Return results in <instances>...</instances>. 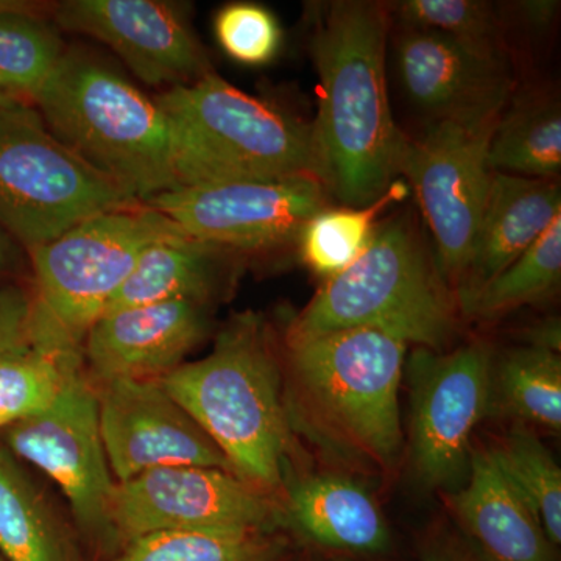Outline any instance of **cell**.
I'll list each match as a JSON object with an SVG mask.
<instances>
[{
	"instance_id": "30bf717a",
	"label": "cell",
	"mask_w": 561,
	"mask_h": 561,
	"mask_svg": "<svg viewBox=\"0 0 561 561\" xmlns=\"http://www.w3.org/2000/svg\"><path fill=\"white\" fill-rule=\"evenodd\" d=\"M3 431L14 457L60 486L88 545L108 559L116 556L119 545L111 524L116 481L103 448L98 393L83 371L70 376L49 409Z\"/></svg>"
},
{
	"instance_id": "83f0119b",
	"label": "cell",
	"mask_w": 561,
	"mask_h": 561,
	"mask_svg": "<svg viewBox=\"0 0 561 561\" xmlns=\"http://www.w3.org/2000/svg\"><path fill=\"white\" fill-rule=\"evenodd\" d=\"M408 183L394 181L378 201L362 208H327L317 213L298 236L305 264L330 279L350 267L370 245L379 214L408 197Z\"/></svg>"
},
{
	"instance_id": "52a82bcc",
	"label": "cell",
	"mask_w": 561,
	"mask_h": 561,
	"mask_svg": "<svg viewBox=\"0 0 561 561\" xmlns=\"http://www.w3.org/2000/svg\"><path fill=\"white\" fill-rule=\"evenodd\" d=\"M181 231L144 203L90 217L28 250L33 267L28 342L81 357L84 339L151 243Z\"/></svg>"
},
{
	"instance_id": "5bb4252c",
	"label": "cell",
	"mask_w": 561,
	"mask_h": 561,
	"mask_svg": "<svg viewBox=\"0 0 561 561\" xmlns=\"http://www.w3.org/2000/svg\"><path fill=\"white\" fill-rule=\"evenodd\" d=\"M103 448L114 481L164 467L231 471L224 454L160 381H108L95 389Z\"/></svg>"
},
{
	"instance_id": "5b68a950",
	"label": "cell",
	"mask_w": 561,
	"mask_h": 561,
	"mask_svg": "<svg viewBox=\"0 0 561 561\" xmlns=\"http://www.w3.org/2000/svg\"><path fill=\"white\" fill-rule=\"evenodd\" d=\"M459 311L419 232L397 219L378 225L357 261L320 287L290 321L286 339L371 328L442 353L459 332Z\"/></svg>"
},
{
	"instance_id": "4316f807",
	"label": "cell",
	"mask_w": 561,
	"mask_h": 561,
	"mask_svg": "<svg viewBox=\"0 0 561 561\" xmlns=\"http://www.w3.org/2000/svg\"><path fill=\"white\" fill-rule=\"evenodd\" d=\"M39 3L0 11V91L33 103L66 51Z\"/></svg>"
},
{
	"instance_id": "3957f363",
	"label": "cell",
	"mask_w": 561,
	"mask_h": 561,
	"mask_svg": "<svg viewBox=\"0 0 561 561\" xmlns=\"http://www.w3.org/2000/svg\"><path fill=\"white\" fill-rule=\"evenodd\" d=\"M160 382L216 443L234 474L280 502L291 474L294 434L280 357L261 317H234L208 356L184 362Z\"/></svg>"
},
{
	"instance_id": "ffe728a7",
	"label": "cell",
	"mask_w": 561,
	"mask_h": 561,
	"mask_svg": "<svg viewBox=\"0 0 561 561\" xmlns=\"http://www.w3.org/2000/svg\"><path fill=\"white\" fill-rule=\"evenodd\" d=\"M561 216L557 181L493 172L456 300L481 289L529 249Z\"/></svg>"
},
{
	"instance_id": "ba28073f",
	"label": "cell",
	"mask_w": 561,
	"mask_h": 561,
	"mask_svg": "<svg viewBox=\"0 0 561 561\" xmlns=\"http://www.w3.org/2000/svg\"><path fill=\"white\" fill-rule=\"evenodd\" d=\"M135 203L65 146L35 105L18 101L0 108V227L27 251Z\"/></svg>"
},
{
	"instance_id": "9c48e42d",
	"label": "cell",
	"mask_w": 561,
	"mask_h": 561,
	"mask_svg": "<svg viewBox=\"0 0 561 561\" xmlns=\"http://www.w3.org/2000/svg\"><path fill=\"white\" fill-rule=\"evenodd\" d=\"M493 360L482 341L442 353L416 348L405 359L409 463L421 489L448 494L467 481L472 434L491 415Z\"/></svg>"
},
{
	"instance_id": "44dd1931",
	"label": "cell",
	"mask_w": 561,
	"mask_h": 561,
	"mask_svg": "<svg viewBox=\"0 0 561 561\" xmlns=\"http://www.w3.org/2000/svg\"><path fill=\"white\" fill-rule=\"evenodd\" d=\"M231 254L183 231L165 236L144 250L103 313L176 300L209 306L228 276Z\"/></svg>"
},
{
	"instance_id": "b9f144b4",
	"label": "cell",
	"mask_w": 561,
	"mask_h": 561,
	"mask_svg": "<svg viewBox=\"0 0 561 561\" xmlns=\"http://www.w3.org/2000/svg\"><path fill=\"white\" fill-rule=\"evenodd\" d=\"M0 431H2V430H0Z\"/></svg>"
},
{
	"instance_id": "603a6c76",
	"label": "cell",
	"mask_w": 561,
	"mask_h": 561,
	"mask_svg": "<svg viewBox=\"0 0 561 561\" xmlns=\"http://www.w3.org/2000/svg\"><path fill=\"white\" fill-rule=\"evenodd\" d=\"M489 164L523 179H559L561 113L553 95L529 91L511 98L491 136Z\"/></svg>"
},
{
	"instance_id": "277c9868",
	"label": "cell",
	"mask_w": 561,
	"mask_h": 561,
	"mask_svg": "<svg viewBox=\"0 0 561 561\" xmlns=\"http://www.w3.org/2000/svg\"><path fill=\"white\" fill-rule=\"evenodd\" d=\"M32 105L65 146L133 201L175 190L164 113L101 58L66 50Z\"/></svg>"
},
{
	"instance_id": "ab89813d",
	"label": "cell",
	"mask_w": 561,
	"mask_h": 561,
	"mask_svg": "<svg viewBox=\"0 0 561 561\" xmlns=\"http://www.w3.org/2000/svg\"><path fill=\"white\" fill-rule=\"evenodd\" d=\"M298 561H320V560H319V557L316 556V553L302 551L300 559H298Z\"/></svg>"
},
{
	"instance_id": "6da1fadb",
	"label": "cell",
	"mask_w": 561,
	"mask_h": 561,
	"mask_svg": "<svg viewBox=\"0 0 561 561\" xmlns=\"http://www.w3.org/2000/svg\"><path fill=\"white\" fill-rule=\"evenodd\" d=\"M389 13L367 0L316 3L311 54L319 73L312 125L317 176L350 208L378 201L400 175L409 138L391 116L386 47Z\"/></svg>"
},
{
	"instance_id": "ac0fdd59",
	"label": "cell",
	"mask_w": 561,
	"mask_h": 561,
	"mask_svg": "<svg viewBox=\"0 0 561 561\" xmlns=\"http://www.w3.org/2000/svg\"><path fill=\"white\" fill-rule=\"evenodd\" d=\"M443 497L461 537L483 560L559 561L556 546L489 448L472 449L467 481Z\"/></svg>"
},
{
	"instance_id": "60d3db41",
	"label": "cell",
	"mask_w": 561,
	"mask_h": 561,
	"mask_svg": "<svg viewBox=\"0 0 561 561\" xmlns=\"http://www.w3.org/2000/svg\"><path fill=\"white\" fill-rule=\"evenodd\" d=\"M0 561H7V560H5V559H3V557H2V556H0Z\"/></svg>"
},
{
	"instance_id": "1f68e13d",
	"label": "cell",
	"mask_w": 561,
	"mask_h": 561,
	"mask_svg": "<svg viewBox=\"0 0 561 561\" xmlns=\"http://www.w3.org/2000/svg\"><path fill=\"white\" fill-rule=\"evenodd\" d=\"M217 41L228 57L247 66H264L278 55L283 31L271 10L256 3H230L214 21Z\"/></svg>"
},
{
	"instance_id": "7c38bea8",
	"label": "cell",
	"mask_w": 561,
	"mask_h": 561,
	"mask_svg": "<svg viewBox=\"0 0 561 561\" xmlns=\"http://www.w3.org/2000/svg\"><path fill=\"white\" fill-rule=\"evenodd\" d=\"M111 524L119 549L162 531L284 529L276 497L234 472L205 467L157 468L116 482Z\"/></svg>"
},
{
	"instance_id": "9a60e30c",
	"label": "cell",
	"mask_w": 561,
	"mask_h": 561,
	"mask_svg": "<svg viewBox=\"0 0 561 561\" xmlns=\"http://www.w3.org/2000/svg\"><path fill=\"white\" fill-rule=\"evenodd\" d=\"M54 21L110 47L133 76L150 87L194 83L213 72L201 41L179 3L162 0H66Z\"/></svg>"
},
{
	"instance_id": "836d02e7",
	"label": "cell",
	"mask_w": 561,
	"mask_h": 561,
	"mask_svg": "<svg viewBox=\"0 0 561 561\" xmlns=\"http://www.w3.org/2000/svg\"><path fill=\"white\" fill-rule=\"evenodd\" d=\"M421 561H485L460 534L440 531L424 542Z\"/></svg>"
},
{
	"instance_id": "d590c367",
	"label": "cell",
	"mask_w": 561,
	"mask_h": 561,
	"mask_svg": "<svg viewBox=\"0 0 561 561\" xmlns=\"http://www.w3.org/2000/svg\"><path fill=\"white\" fill-rule=\"evenodd\" d=\"M518 9L522 11L523 20L531 27L545 28L556 18V11L559 9V2L553 0H530V2L518 3Z\"/></svg>"
},
{
	"instance_id": "cb8c5ba5",
	"label": "cell",
	"mask_w": 561,
	"mask_h": 561,
	"mask_svg": "<svg viewBox=\"0 0 561 561\" xmlns=\"http://www.w3.org/2000/svg\"><path fill=\"white\" fill-rule=\"evenodd\" d=\"M491 413L534 431L560 434V353L523 345L493 360Z\"/></svg>"
},
{
	"instance_id": "74e56055",
	"label": "cell",
	"mask_w": 561,
	"mask_h": 561,
	"mask_svg": "<svg viewBox=\"0 0 561 561\" xmlns=\"http://www.w3.org/2000/svg\"><path fill=\"white\" fill-rule=\"evenodd\" d=\"M35 2H24V0H0V11L2 10H16L27 9Z\"/></svg>"
},
{
	"instance_id": "8fae6325",
	"label": "cell",
	"mask_w": 561,
	"mask_h": 561,
	"mask_svg": "<svg viewBox=\"0 0 561 561\" xmlns=\"http://www.w3.org/2000/svg\"><path fill=\"white\" fill-rule=\"evenodd\" d=\"M500 117L434 121L420 139H408L402 153L400 175L415 192L437 243L438 271L454 294L489 194V147Z\"/></svg>"
},
{
	"instance_id": "d6a6232c",
	"label": "cell",
	"mask_w": 561,
	"mask_h": 561,
	"mask_svg": "<svg viewBox=\"0 0 561 561\" xmlns=\"http://www.w3.org/2000/svg\"><path fill=\"white\" fill-rule=\"evenodd\" d=\"M31 306V291L20 287L0 289V356L31 345L28 342Z\"/></svg>"
},
{
	"instance_id": "d4e9b609",
	"label": "cell",
	"mask_w": 561,
	"mask_h": 561,
	"mask_svg": "<svg viewBox=\"0 0 561 561\" xmlns=\"http://www.w3.org/2000/svg\"><path fill=\"white\" fill-rule=\"evenodd\" d=\"M284 529L162 531L122 546L110 561H298Z\"/></svg>"
},
{
	"instance_id": "e0dca14e",
	"label": "cell",
	"mask_w": 561,
	"mask_h": 561,
	"mask_svg": "<svg viewBox=\"0 0 561 561\" xmlns=\"http://www.w3.org/2000/svg\"><path fill=\"white\" fill-rule=\"evenodd\" d=\"M209 331L208 306L176 300L103 313L88 332L81 357L99 383L160 381Z\"/></svg>"
},
{
	"instance_id": "7402d4cb",
	"label": "cell",
	"mask_w": 561,
	"mask_h": 561,
	"mask_svg": "<svg viewBox=\"0 0 561 561\" xmlns=\"http://www.w3.org/2000/svg\"><path fill=\"white\" fill-rule=\"evenodd\" d=\"M0 556L7 561H83L72 535L5 446H0Z\"/></svg>"
},
{
	"instance_id": "f1b7e54d",
	"label": "cell",
	"mask_w": 561,
	"mask_h": 561,
	"mask_svg": "<svg viewBox=\"0 0 561 561\" xmlns=\"http://www.w3.org/2000/svg\"><path fill=\"white\" fill-rule=\"evenodd\" d=\"M490 453L556 548L561 545V470L537 432L512 423Z\"/></svg>"
},
{
	"instance_id": "4fadbf2b",
	"label": "cell",
	"mask_w": 561,
	"mask_h": 561,
	"mask_svg": "<svg viewBox=\"0 0 561 561\" xmlns=\"http://www.w3.org/2000/svg\"><path fill=\"white\" fill-rule=\"evenodd\" d=\"M328 197L317 176L295 175L175 187L144 205L197 241L242 253L298 241L308 220L328 208Z\"/></svg>"
},
{
	"instance_id": "f546056e",
	"label": "cell",
	"mask_w": 561,
	"mask_h": 561,
	"mask_svg": "<svg viewBox=\"0 0 561 561\" xmlns=\"http://www.w3.org/2000/svg\"><path fill=\"white\" fill-rule=\"evenodd\" d=\"M83 357H65L27 345L0 356V430L49 409Z\"/></svg>"
},
{
	"instance_id": "8992f818",
	"label": "cell",
	"mask_w": 561,
	"mask_h": 561,
	"mask_svg": "<svg viewBox=\"0 0 561 561\" xmlns=\"http://www.w3.org/2000/svg\"><path fill=\"white\" fill-rule=\"evenodd\" d=\"M154 101L171 130L176 187L317 176L312 125L216 72Z\"/></svg>"
},
{
	"instance_id": "8d00e7d4",
	"label": "cell",
	"mask_w": 561,
	"mask_h": 561,
	"mask_svg": "<svg viewBox=\"0 0 561 561\" xmlns=\"http://www.w3.org/2000/svg\"><path fill=\"white\" fill-rule=\"evenodd\" d=\"M13 239L0 227V273L9 271L14 264Z\"/></svg>"
},
{
	"instance_id": "4dcf8cb0",
	"label": "cell",
	"mask_w": 561,
	"mask_h": 561,
	"mask_svg": "<svg viewBox=\"0 0 561 561\" xmlns=\"http://www.w3.org/2000/svg\"><path fill=\"white\" fill-rule=\"evenodd\" d=\"M405 28L440 33L476 49L505 54L496 10L479 0H404L394 7Z\"/></svg>"
},
{
	"instance_id": "7a4b0ae2",
	"label": "cell",
	"mask_w": 561,
	"mask_h": 561,
	"mask_svg": "<svg viewBox=\"0 0 561 561\" xmlns=\"http://www.w3.org/2000/svg\"><path fill=\"white\" fill-rule=\"evenodd\" d=\"M408 346L371 328L286 339L280 370L291 434L337 467L393 474L404 456L400 389Z\"/></svg>"
},
{
	"instance_id": "484cf974",
	"label": "cell",
	"mask_w": 561,
	"mask_h": 561,
	"mask_svg": "<svg viewBox=\"0 0 561 561\" xmlns=\"http://www.w3.org/2000/svg\"><path fill=\"white\" fill-rule=\"evenodd\" d=\"M561 283V216L529 249L481 289L457 300L465 317L496 320L553 297Z\"/></svg>"
},
{
	"instance_id": "e575fe53",
	"label": "cell",
	"mask_w": 561,
	"mask_h": 561,
	"mask_svg": "<svg viewBox=\"0 0 561 561\" xmlns=\"http://www.w3.org/2000/svg\"><path fill=\"white\" fill-rule=\"evenodd\" d=\"M526 345L560 353L561 330L559 319H546L524 332Z\"/></svg>"
},
{
	"instance_id": "2e32d148",
	"label": "cell",
	"mask_w": 561,
	"mask_h": 561,
	"mask_svg": "<svg viewBox=\"0 0 561 561\" xmlns=\"http://www.w3.org/2000/svg\"><path fill=\"white\" fill-rule=\"evenodd\" d=\"M397 57L409 99L434 121L501 116L511 101L513 79L505 54L404 28Z\"/></svg>"
},
{
	"instance_id": "d6986e66",
	"label": "cell",
	"mask_w": 561,
	"mask_h": 561,
	"mask_svg": "<svg viewBox=\"0 0 561 561\" xmlns=\"http://www.w3.org/2000/svg\"><path fill=\"white\" fill-rule=\"evenodd\" d=\"M283 527L317 548L383 553L391 531L375 496L342 472H308L287 479L280 496Z\"/></svg>"
},
{
	"instance_id": "f35d334b",
	"label": "cell",
	"mask_w": 561,
	"mask_h": 561,
	"mask_svg": "<svg viewBox=\"0 0 561 561\" xmlns=\"http://www.w3.org/2000/svg\"><path fill=\"white\" fill-rule=\"evenodd\" d=\"M13 102H18V99L10 98V95H7L5 92L0 91V108H3V106L7 105H11Z\"/></svg>"
}]
</instances>
